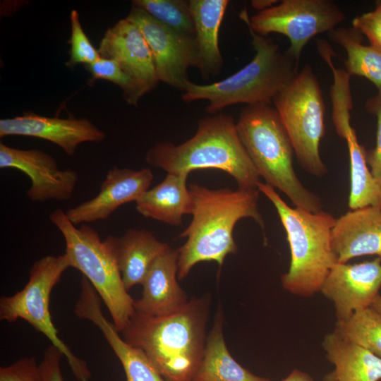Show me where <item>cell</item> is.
Listing matches in <instances>:
<instances>
[{
  "label": "cell",
  "instance_id": "6da1fadb",
  "mask_svg": "<svg viewBox=\"0 0 381 381\" xmlns=\"http://www.w3.org/2000/svg\"><path fill=\"white\" fill-rule=\"evenodd\" d=\"M209 298H193L179 311L153 317L135 312L123 339L142 350L167 381H194L202 360Z\"/></svg>",
  "mask_w": 381,
  "mask_h": 381
},
{
  "label": "cell",
  "instance_id": "7a4b0ae2",
  "mask_svg": "<svg viewBox=\"0 0 381 381\" xmlns=\"http://www.w3.org/2000/svg\"><path fill=\"white\" fill-rule=\"evenodd\" d=\"M188 188L195 207L190 224L179 235L187 238L179 248V279L200 262L215 261L221 267L227 255L236 253L233 230L238 220L251 218L265 229L258 189H210L197 183H191Z\"/></svg>",
  "mask_w": 381,
  "mask_h": 381
},
{
  "label": "cell",
  "instance_id": "3957f363",
  "mask_svg": "<svg viewBox=\"0 0 381 381\" xmlns=\"http://www.w3.org/2000/svg\"><path fill=\"white\" fill-rule=\"evenodd\" d=\"M145 160L168 174L188 175L197 169H219L232 176L241 189H257L260 181L240 140L236 123L231 115L222 113L199 120L195 134L183 143L155 144L147 152Z\"/></svg>",
  "mask_w": 381,
  "mask_h": 381
},
{
  "label": "cell",
  "instance_id": "277c9868",
  "mask_svg": "<svg viewBox=\"0 0 381 381\" xmlns=\"http://www.w3.org/2000/svg\"><path fill=\"white\" fill-rule=\"evenodd\" d=\"M257 189L274 206L289 245L290 265L281 276L283 288L303 297L320 292L330 270L338 263L332 243L336 218L323 210L311 212L291 207L265 183L260 181Z\"/></svg>",
  "mask_w": 381,
  "mask_h": 381
},
{
  "label": "cell",
  "instance_id": "5b68a950",
  "mask_svg": "<svg viewBox=\"0 0 381 381\" xmlns=\"http://www.w3.org/2000/svg\"><path fill=\"white\" fill-rule=\"evenodd\" d=\"M248 28L255 51L253 60L218 82L199 85L188 81L181 96L183 102L207 100L205 111L211 115L239 103L271 104L274 97L296 77L299 61L287 50L282 52L272 39Z\"/></svg>",
  "mask_w": 381,
  "mask_h": 381
},
{
  "label": "cell",
  "instance_id": "8992f818",
  "mask_svg": "<svg viewBox=\"0 0 381 381\" xmlns=\"http://www.w3.org/2000/svg\"><path fill=\"white\" fill-rule=\"evenodd\" d=\"M236 126L243 147L265 183L284 193L295 207L311 212L323 210L320 198L307 189L296 174L294 147L274 107L246 105Z\"/></svg>",
  "mask_w": 381,
  "mask_h": 381
},
{
  "label": "cell",
  "instance_id": "52a82bcc",
  "mask_svg": "<svg viewBox=\"0 0 381 381\" xmlns=\"http://www.w3.org/2000/svg\"><path fill=\"white\" fill-rule=\"evenodd\" d=\"M49 219L64 238L70 266L90 282L106 305L116 329L121 332L136 311L118 266L116 237L109 236L102 241L86 224L76 228L61 208L53 211Z\"/></svg>",
  "mask_w": 381,
  "mask_h": 381
},
{
  "label": "cell",
  "instance_id": "ba28073f",
  "mask_svg": "<svg viewBox=\"0 0 381 381\" xmlns=\"http://www.w3.org/2000/svg\"><path fill=\"white\" fill-rule=\"evenodd\" d=\"M302 169L321 177L328 173L320 154L325 133V107L319 81L306 64L273 99Z\"/></svg>",
  "mask_w": 381,
  "mask_h": 381
},
{
  "label": "cell",
  "instance_id": "9c48e42d",
  "mask_svg": "<svg viewBox=\"0 0 381 381\" xmlns=\"http://www.w3.org/2000/svg\"><path fill=\"white\" fill-rule=\"evenodd\" d=\"M70 267L65 253L37 260L30 270L29 280L24 288L13 296L1 298L0 320L12 322L20 318L27 321L63 353L78 380L89 381L91 374L87 363L60 339L49 312L51 292Z\"/></svg>",
  "mask_w": 381,
  "mask_h": 381
},
{
  "label": "cell",
  "instance_id": "30bf717a",
  "mask_svg": "<svg viewBox=\"0 0 381 381\" xmlns=\"http://www.w3.org/2000/svg\"><path fill=\"white\" fill-rule=\"evenodd\" d=\"M239 16L260 35L274 32L288 37L290 47L287 51L298 61L310 40L332 31L345 19L342 10L331 0H283L250 18L244 8Z\"/></svg>",
  "mask_w": 381,
  "mask_h": 381
},
{
  "label": "cell",
  "instance_id": "8fae6325",
  "mask_svg": "<svg viewBox=\"0 0 381 381\" xmlns=\"http://www.w3.org/2000/svg\"><path fill=\"white\" fill-rule=\"evenodd\" d=\"M126 18L139 28L146 40L158 80L184 92L190 81L188 70L199 66L195 36L174 30L133 5Z\"/></svg>",
  "mask_w": 381,
  "mask_h": 381
},
{
  "label": "cell",
  "instance_id": "7c38bea8",
  "mask_svg": "<svg viewBox=\"0 0 381 381\" xmlns=\"http://www.w3.org/2000/svg\"><path fill=\"white\" fill-rule=\"evenodd\" d=\"M350 76L343 71L333 73L330 88L332 120L337 134L344 139L350 161L349 207L356 210L367 206L381 207V186L373 176L366 161V150L358 140L351 125L353 101Z\"/></svg>",
  "mask_w": 381,
  "mask_h": 381
},
{
  "label": "cell",
  "instance_id": "4fadbf2b",
  "mask_svg": "<svg viewBox=\"0 0 381 381\" xmlns=\"http://www.w3.org/2000/svg\"><path fill=\"white\" fill-rule=\"evenodd\" d=\"M0 168H13L26 174L31 182L26 195L32 202L67 201L78 181L72 169H60L55 159L38 150H22L0 143Z\"/></svg>",
  "mask_w": 381,
  "mask_h": 381
},
{
  "label": "cell",
  "instance_id": "5bb4252c",
  "mask_svg": "<svg viewBox=\"0 0 381 381\" xmlns=\"http://www.w3.org/2000/svg\"><path fill=\"white\" fill-rule=\"evenodd\" d=\"M381 288V258L358 263H337L320 291L334 306L337 321L371 307Z\"/></svg>",
  "mask_w": 381,
  "mask_h": 381
},
{
  "label": "cell",
  "instance_id": "9a60e30c",
  "mask_svg": "<svg viewBox=\"0 0 381 381\" xmlns=\"http://www.w3.org/2000/svg\"><path fill=\"white\" fill-rule=\"evenodd\" d=\"M97 50L101 57L119 63L132 80L138 101L159 82L146 40L139 28L127 18L107 30Z\"/></svg>",
  "mask_w": 381,
  "mask_h": 381
},
{
  "label": "cell",
  "instance_id": "2e32d148",
  "mask_svg": "<svg viewBox=\"0 0 381 381\" xmlns=\"http://www.w3.org/2000/svg\"><path fill=\"white\" fill-rule=\"evenodd\" d=\"M153 178L149 168L114 167L107 172L96 196L68 210L66 214L74 225L107 219L122 205L136 202L149 189Z\"/></svg>",
  "mask_w": 381,
  "mask_h": 381
},
{
  "label": "cell",
  "instance_id": "e0dca14e",
  "mask_svg": "<svg viewBox=\"0 0 381 381\" xmlns=\"http://www.w3.org/2000/svg\"><path fill=\"white\" fill-rule=\"evenodd\" d=\"M8 135L35 137L59 146L68 155H73L85 142H100L105 133L87 119L47 117L33 112L0 120V138Z\"/></svg>",
  "mask_w": 381,
  "mask_h": 381
},
{
  "label": "cell",
  "instance_id": "ac0fdd59",
  "mask_svg": "<svg viewBox=\"0 0 381 381\" xmlns=\"http://www.w3.org/2000/svg\"><path fill=\"white\" fill-rule=\"evenodd\" d=\"M101 301L95 288L83 276L75 313L78 318L90 320L100 329L119 359L126 381H167L142 350L132 346L119 336L113 322L103 315Z\"/></svg>",
  "mask_w": 381,
  "mask_h": 381
},
{
  "label": "cell",
  "instance_id": "d6986e66",
  "mask_svg": "<svg viewBox=\"0 0 381 381\" xmlns=\"http://www.w3.org/2000/svg\"><path fill=\"white\" fill-rule=\"evenodd\" d=\"M179 249L170 246L154 262L142 285V297L135 301V311L161 317L176 313L188 302L178 284Z\"/></svg>",
  "mask_w": 381,
  "mask_h": 381
},
{
  "label": "cell",
  "instance_id": "ffe728a7",
  "mask_svg": "<svg viewBox=\"0 0 381 381\" xmlns=\"http://www.w3.org/2000/svg\"><path fill=\"white\" fill-rule=\"evenodd\" d=\"M332 243L339 263L363 255L381 258V207L350 210L336 219Z\"/></svg>",
  "mask_w": 381,
  "mask_h": 381
},
{
  "label": "cell",
  "instance_id": "44dd1931",
  "mask_svg": "<svg viewBox=\"0 0 381 381\" xmlns=\"http://www.w3.org/2000/svg\"><path fill=\"white\" fill-rule=\"evenodd\" d=\"M327 359L334 365L325 381H380L381 358L363 347L351 342L334 331L322 342Z\"/></svg>",
  "mask_w": 381,
  "mask_h": 381
},
{
  "label": "cell",
  "instance_id": "7402d4cb",
  "mask_svg": "<svg viewBox=\"0 0 381 381\" xmlns=\"http://www.w3.org/2000/svg\"><path fill=\"white\" fill-rule=\"evenodd\" d=\"M188 175L167 174L158 185L148 189L136 202V210L147 218L179 226L182 217L192 214L195 207L193 195L188 188Z\"/></svg>",
  "mask_w": 381,
  "mask_h": 381
},
{
  "label": "cell",
  "instance_id": "603a6c76",
  "mask_svg": "<svg viewBox=\"0 0 381 381\" xmlns=\"http://www.w3.org/2000/svg\"><path fill=\"white\" fill-rule=\"evenodd\" d=\"M228 4V0L189 1L199 53L198 68L205 79L219 74L223 66L219 32Z\"/></svg>",
  "mask_w": 381,
  "mask_h": 381
},
{
  "label": "cell",
  "instance_id": "cb8c5ba5",
  "mask_svg": "<svg viewBox=\"0 0 381 381\" xmlns=\"http://www.w3.org/2000/svg\"><path fill=\"white\" fill-rule=\"evenodd\" d=\"M169 247L145 229H129L116 237V260L126 289L142 284L154 262Z\"/></svg>",
  "mask_w": 381,
  "mask_h": 381
},
{
  "label": "cell",
  "instance_id": "d4e9b609",
  "mask_svg": "<svg viewBox=\"0 0 381 381\" xmlns=\"http://www.w3.org/2000/svg\"><path fill=\"white\" fill-rule=\"evenodd\" d=\"M223 318L219 310L194 381H272L253 374L232 358L224 339Z\"/></svg>",
  "mask_w": 381,
  "mask_h": 381
},
{
  "label": "cell",
  "instance_id": "484cf974",
  "mask_svg": "<svg viewBox=\"0 0 381 381\" xmlns=\"http://www.w3.org/2000/svg\"><path fill=\"white\" fill-rule=\"evenodd\" d=\"M329 37L346 51L344 63L348 74L368 79L381 96V49L363 44L361 33L353 28H337Z\"/></svg>",
  "mask_w": 381,
  "mask_h": 381
},
{
  "label": "cell",
  "instance_id": "4316f807",
  "mask_svg": "<svg viewBox=\"0 0 381 381\" xmlns=\"http://www.w3.org/2000/svg\"><path fill=\"white\" fill-rule=\"evenodd\" d=\"M334 331L381 358V315L372 307L337 321Z\"/></svg>",
  "mask_w": 381,
  "mask_h": 381
},
{
  "label": "cell",
  "instance_id": "83f0119b",
  "mask_svg": "<svg viewBox=\"0 0 381 381\" xmlns=\"http://www.w3.org/2000/svg\"><path fill=\"white\" fill-rule=\"evenodd\" d=\"M132 5L145 10L158 21L174 30L195 36L189 1L133 0Z\"/></svg>",
  "mask_w": 381,
  "mask_h": 381
},
{
  "label": "cell",
  "instance_id": "f1b7e54d",
  "mask_svg": "<svg viewBox=\"0 0 381 381\" xmlns=\"http://www.w3.org/2000/svg\"><path fill=\"white\" fill-rule=\"evenodd\" d=\"M87 69L92 75L90 83L97 79L109 80L120 87L123 90V97L128 104L138 106V100L133 83L116 61L100 56L94 63L87 65Z\"/></svg>",
  "mask_w": 381,
  "mask_h": 381
},
{
  "label": "cell",
  "instance_id": "f546056e",
  "mask_svg": "<svg viewBox=\"0 0 381 381\" xmlns=\"http://www.w3.org/2000/svg\"><path fill=\"white\" fill-rule=\"evenodd\" d=\"M70 21L71 28L69 40L70 59L66 62V66L72 67L79 64L87 66L94 63L100 56L98 50L95 48L85 35L77 10H72L71 12Z\"/></svg>",
  "mask_w": 381,
  "mask_h": 381
},
{
  "label": "cell",
  "instance_id": "4dcf8cb0",
  "mask_svg": "<svg viewBox=\"0 0 381 381\" xmlns=\"http://www.w3.org/2000/svg\"><path fill=\"white\" fill-rule=\"evenodd\" d=\"M365 109L377 119L375 146L366 151V161L373 176L381 186V96L377 95L368 99Z\"/></svg>",
  "mask_w": 381,
  "mask_h": 381
},
{
  "label": "cell",
  "instance_id": "1f68e13d",
  "mask_svg": "<svg viewBox=\"0 0 381 381\" xmlns=\"http://www.w3.org/2000/svg\"><path fill=\"white\" fill-rule=\"evenodd\" d=\"M0 381H42L39 365L35 358L31 357L1 367Z\"/></svg>",
  "mask_w": 381,
  "mask_h": 381
},
{
  "label": "cell",
  "instance_id": "d6a6232c",
  "mask_svg": "<svg viewBox=\"0 0 381 381\" xmlns=\"http://www.w3.org/2000/svg\"><path fill=\"white\" fill-rule=\"evenodd\" d=\"M353 28L367 37L370 44L381 49V13L376 10L363 13L352 20Z\"/></svg>",
  "mask_w": 381,
  "mask_h": 381
},
{
  "label": "cell",
  "instance_id": "836d02e7",
  "mask_svg": "<svg viewBox=\"0 0 381 381\" xmlns=\"http://www.w3.org/2000/svg\"><path fill=\"white\" fill-rule=\"evenodd\" d=\"M63 353L53 345L48 347L39 364L42 381H64L61 370Z\"/></svg>",
  "mask_w": 381,
  "mask_h": 381
},
{
  "label": "cell",
  "instance_id": "e575fe53",
  "mask_svg": "<svg viewBox=\"0 0 381 381\" xmlns=\"http://www.w3.org/2000/svg\"><path fill=\"white\" fill-rule=\"evenodd\" d=\"M282 381H315L308 373L298 369H294Z\"/></svg>",
  "mask_w": 381,
  "mask_h": 381
},
{
  "label": "cell",
  "instance_id": "d590c367",
  "mask_svg": "<svg viewBox=\"0 0 381 381\" xmlns=\"http://www.w3.org/2000/svg\"><path fill=\"white\" fill-rule=\"evenodd\" d=\"M278 2L279 1L277 0H253L250 4L253 8L260 12L277 4Z\"/></svg>",
  "mask_w": 381,
  "mask_h": 381
},
{
  "label": "cell",
  "instance_id": "8d00e7d4",
  "mask_svg": "<svg viewBox=\"0 0 381 381\" xmlns=\"http://www.w3.org/2000/svg\"><path fill=\"white\" fill-rule=\"evenodd\" d=\"M371 307L374 308L381 315V296L378 295Z\"/></svg>",
  "mask_w": 381,
  "mask_h": 381
},
{
  "label": "cell",
  "instance_id": "74e56055",
  "mask_svg": "<svg viewBox=\"0 0 381 381\" xmlns=\"http://www.w3.org/2000/svg\"><path fill=\"white\" fill-rule=\"evenodd\" d=\"M375 10L381 13V1H377Z\"/></svg>",
  "mask_w": 381,
  "mask_h": 381
}]
</instances>
